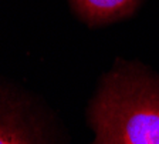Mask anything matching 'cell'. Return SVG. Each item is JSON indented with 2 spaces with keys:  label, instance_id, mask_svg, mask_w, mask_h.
<instances>
[{
  "label": "cell",
  "instance_id": "obj_1",
  "mask_svg": "<svg viewBox=\"0 0 159 144\" xmlns=\"http://www.w3.org/2000/svg\"><path fill=\"white\" fill-rule=\"evenodd\" d=\"M93 144H159V79L118 63L89 103Z\"/></svg>",
  "mask_w": 159,
  "mask_h": 144
},
{
  "label": "cell",
  "instance_id": "obj_2",
  "mask_svg": "<svg viewBox=\"0 0 159 144\" xmlns=\"http://www.w3.org/2000/svg\"><path fill=\"white\" fill-rule=\"evenodd\" d=\"M0 144H53L33 100L0 81Z\"/></svg>",
  "mask_w": 159,
  "mask_h": 144
},
{
  "label": "cell",
  "instance_id": "obj_3",
  "mask_svg": "<svg viewBox=\"0 0 159 144\" xmlns=\"http://www.w3.org/2000/svg\"><path fill=\"white\" fill-rule=\"evenodd\" d=\"M71 3L84 20L98 24L131 14L138 0H71Z\"/></svg>",
  "mask_w": 159,
  "mask_h": 144
}]
</instances>
